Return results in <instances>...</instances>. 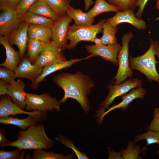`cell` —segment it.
Here are the masks:
<instances>
[{
    "label": "cell",
    "mask_w": 159,
    "mask_h": 159,
    "mask_svg": "<svg viewBox=\"0 0 159 159\" xmlns=\"http://www.w3.org/2000/svg\"><path fill=\"white\" fill-rule=\"evenodd\" d=\"M53 81L63 90L64 95L60 101L64 102L69 98L75 100L80 104L86 113L90 110L88 96L94 87L93 80L81 71L73 74L62 72L54 76Z\"/></svg>",
    "instance_id": "cell-1"
},
{
    "label": "cell",
    "mask_w": 159,
    "mask_h": 159,
    "mask_svg": "<svg viewBox=\"0 0 159 159\" xmlns=\"http://www.w3.org/2000/svg\"><path fill=\"white\" fill-rule=\"evenodd\" d=\"M17 139L10 142L7 145L16 147L21 150H47L54 145L45 132L43 124L41 122L25 130H21L17 135Z\"/></svg>",
    "instance_id": "cell-2"
},
{
    "label": "cell",
    "mask_w": 159,
    "mask_h": 159,
    "mask_svg": "<svg viewBox=\"0 0 159 159\" xmlns=\"http://www.w3.org/2000/svg\"><path fill=\"white\" fill-rule=\"evenodd\" d=\"M153 40L150 39V46L143 54L136 57L130 56L129 65L132 69L138 70L144 74L148 80L156 82L159 85V74L157 71L156 61L153 47Z\"/></svg>",
    "instance_id": "cell-3"
},
{
    "label": "cell",
    "mask_w": 159,
    "mask_h": 159,
    "mask_svg": "<svg viewBox=\"0 0 159 159\" xmlns=\"http://www.w3.org/2000/svg\"><path fill=\"white\" fill-rule=\"evenodd\" d=\"M105 19L100 20L97 24L83 26L74 24L68 28L66 39L69 42L66 49H69L74 48L78 43L81 41L94 42L97 34L102 31L103 25L106 21Z\"/></svg>",
    "instance_id": "cell-4"
},
{
    "label": "cell",
    "mask_w": 159,
    "mask_h": 159,
    "mask_svg": "<svg viewBox=\"0 0 159 159\" xmlns=\"http://www.w3.org/2000/svg\"><path fill=\"white\" fill-rule=\"evenodd\" d=\"M142 82V80L136 78L130 79L118 84H109L107 86L109 90L108 95L100 103V106L96 111L95 117L98 123L101 124L105 110L116 98L127 93L134 88L141 86Z\"/></svg>",
    "instance_id": "cell-5"
},
{
    "label": "cell",
    "mask_w": 159,
    "mask_h": 159,
    "mask_svg": "<svg viewBox=\"0 0 159 159\" xmlns=\"http://www.w3.org/2000/svg\"><path fill=\"white\" fill-rule=\"evenodd\" d=\"M133 37L132 32H129L124 34L122 38V47L118 55V68L113 79L114 84H118L125 81L127 78H132L133 76L132 69L129 62V45Z\"/></svg>",
    "instance_id": "cell-6"
},
{
    "label": "cell",
    "mask_w": 159,
    "mask_h": 159,
    "mask_svg": "<svg viewBox=\"0 0 159 159\" xmlns=\"http://www.w3.org/2000/svg\"><path fill=\"white\" fill-rule=\"evenodd\" d=\"M62 102L47 93L40 95L27 93L26 111L37 110L47 113L54 110L60 111Z\"/></svg>",
    "instance_id": "cell-7"
},
{
    "label": "cell",
    "mask_w": 159,
    "mask_h": 159,
    "mask_svg": "<svg viewBox=\"0 0 159 159\" xmlns=\"http://www.w3.org/2000/svg\"><path fill=\"white\" fill-rule=\"evenodd\" d=\"M62 51L57 43L52 40L46 43L43 51L33 64L43 68L54 63L66 61Z\"/></svg>",
    "instance_id": "cell-8"
},
{
    "label": "cell",
    "mask_w": 159,
    "mask_h": 159,
    "mask_svg": "<svg viewBox=\"0 0 159 159\" xmlns=\"http://www.w3.org/2000/svg\"><path fill=\"white\" fill-rule=\"evenodd\" d=\"M122 46L118 43L110 45H87L85 48L87 51L94 56L101 57L105 61L111 62L115 65H118L117 56Z\"/></svg>",
    "instance_id": "cell-9"
},
{
    "label": "cell",
    "mask_w": 159,
    "mask_h": 159,
    "mask_svg": "<svg viewBox=\"0 0 159 159\" xmlns=\"http://www.w3.org/2000/svg\"><path fill=\"white\" fill-rule=\"evenodd\" d=\"M22 21L16 9L2 11L0 14V37L8 36L19 27Z\"/></svg>",
    "instance_id": "cell-10"
},
{
    "label": "cell",
    "mask_w": 159,
    "mask_h": 159,
    "mask_svg": "<svg viewBox=\"0 0 159 159\" xmlns=\"http://www.w3.org/2000/svg\"><path fill=\"white\" fill-rule=\"evenodd\" d=\"M47 113L37 110L35 113L28 115L26 118L24 119L9 116L1 117L0 118V123L16 126L21 130H25L39 122L45 120L47 116Z\"/></svg>",
    "instance_id": "cell-11"
},
{
    "label": "cell",
    "mask_w": 159,
    "mask_h": 159,
    "mask_svg": "<svg viewBox=\"0 0 159 159\" xmlns=\"http://www.w3.org/2000/svg\"><path fill=\"white\" fill-rule=\"evenodd\" d=\"M107 21L112 26H117L122 23H128L139 30H145L147 28L146 22L143 19L136 17L134 11L130 10L119 11L112 17Z\"/></svg>",
    "instance_id": "cell-12"
},
{
    "label": "cell",
    "mask_w": 159,
    "mask_h": 159,
    "mask_svg": "<svg viewBox=\"0 0 159 159\" xmlns=\"http://www.w3.org/2000/svg\"><path fill=\"white\" fill-rule=\"evenodd\" d=\"M72 19L67 14L60 17L51 27L52 40L57 42L63 51L66 49L67 31Z\"/></svg>",
    "instance_id": "cell-13"
},
{
    "label": "cell",
    "mask_w": 159,
    "mask_h": 159,
    "mask_svg": "<svg viewBox=\"0 0 159 159\" xmlns=\"http://www.w3.org/2000/svg\"><path fill=\"white\" fill-rule=\"evenodd\" d=\"M29 24L22 21L19 27L9 34L7 39L11 45H16L19 49L20 58H23L26 50L29 39L28 30Z\"/></svg>",
    "instance_id": "cell-14"
},
{
    "label": "cell",
    "mask_w": 159,
    "mask_h": 159,
    "mask_svg": "<svg viewBox=\"0 0 159 159\" xmlns=\"http://www.w3.org/2000/svg\"><path fill=\"white\" fill-rule=\"evenodd\" d=\"M43 68L32 64L28 58H24L14 71V78H26L32 82L37 79L41 74Z\"/></svg>",
    "instance_id": "cell-15"
},
{
    "label": "cell",
    "mask_w": 159,
    "mask_h": 159,
    "mask_svg": "<svg viewBox=\"0 0 159 159\" xmlns=\"http://www.w3.org/2000/svg\"><path fill=\"white\" fill-rule=\"evenodd\" d=\"M92 57L93 56L91 54L90 56L85 58L67 60L54 63L44 67L43 68L42 72L39 76L34 81L32 82L31 87L34 89L37 88L38 87L39 83L47 76L57 71L68 68L75 63L88 59Z\"/></svg>",
    "instance_id": "cell-16"
},
{
    "label": "cell",
    "mask_w": 159,
    "mask_h": 159,
    "mask_svg": "<svg viewBox=\"0 0 159 159\" xmlns=\"http://www.w3.org/2000/svg\"><path fill=\"white\" fill-rule=\"evenodd\" d=\"M25 84L20 79L10 84L6 94L16 105L24 110L26 106L27 93L25 91Z\"/></svg>",
    "instance_id": "cell-17"
},
{
    "label": "cell",
    "mask_w": 159,
    "mask_h": 159,
    "mask_svg": "<svg viewBox=\"0 0 159 159\" xmlns=\"http://www.w3.org/2000/svg\"><path fill=\"white\" fill-rule=\"evenodd\" d=\"M0 44L5 49L6 59L0 65L14 71L20 63L19 51H15L9 42L7 36L0 37Z\"/></svg>",
    "instance_id": "cell-18"
},
{
    "label": "cell",
    "mask_w": 159,
    "mask_h": 159,
    "mask_svg": "<svg viewBox=\"0 0 159 159\" xmlns=\"http://www.w3.org/2000/svg\"><path fill=\"white\" fill-rule=\"evenodd\" d=\"M146 94L145 88L141 86L134 88L127 93L121 96L122 101L118 104L109 107L103 115V117L112 111L116 109L122 108L125 110L128 105L134 100L138 98L143 99Z\"/></svg>",
    "instance_id": "cell-19"
},
{
    "label": "cell",
    "mask_w": 159,
    "mask_h": 159,
    "mask_svg": "<svg viewBox=\"0 0 159 159\" xmlns=\"http://www.w3.org/2000/svg\"><path fill=\"white\" fill-rule=\"evenodd\" d=\"M8 96H2L0 100V117L19 114H32L37 110L29 112L25 111L16 105Z\"/></svg>",
    "instance_id": "cell-20"
},
{
    "label": "cell",
    "mask_w": 159,
    "mask_h": 159,
    "mask_svg": "<svg viewBox=\"0 0 159 159\" xmlns=\"http://www.w3.org/2000/svg\"><path fill=\"white\" fill-rule=\"evenodd\" d=\"M28 37L30 39H35L46 43H49L52 39L51 28L33 24L29 25Z\"/></svg>",
    "instance_id": "cell-21"
},
{
    "label": "cell",
    "mask_w": 159,
    "mask_h": 159,
    "mask_svg": "<svg viewBox=\"0 0 159 159\" xmlns=\"http://www.w3.org/2000/svg\"><path fill=\"white\" fill-rule=\"evenodd\" d=\"M67 14L75 22L74 25L78 26H83L92 24L95 17L87 12H83L80 9H75L70 5L67 11Z\"/></svg>",
    "instance_id": "cell-22"
},
{
    "label": "cell",
    "mask_w": 159,
    "mask_h": 159,
    "mask_svg": "<svg viewBox=\"0 0 159 159\" xmlns=\"http://www.w3.org/2000/svg\"><path fill=\"white\" fill-rule=\"evenodd\" d=\"M29 11L50 18L55 21L60 17L43 0L37 1L32 6Z\"/></svg>",
    "instance_id": "cell-23"
},
{
    "label": "cell",
    "mask_w": 159,
    "mask_h": 159,
    "mask_svg": "<svg viewBox=\"0 0 159 159\" xmlns=\"http://www.w3.org/2000/svg\"><path fill=\"white\" fill-rule=\"evenodd\" d=\"M19 16L22 21L29 24L39 25L51 28L55 22L50 18L29 11L24 14L19 15Z\"/></svg>",
    "instance_id": "cell-24"
},
{
    "label": "cell",
    "mask_w": 159,
    "mask_h": 159,
    "mask_svg": "<svg viewBox=\"0 0 159 159\" xmlns=\"http://www.w3.org/2000/svg\"><path fill=\"white\" fill-rule=\"evenodd\" d=\"M46 43L29 38L26 47L28 58L34 64L44 49Z\"/></svg>",
    "instance_id": "cell-25"
},
{
    "label": "cell",
    "mask_w": 159,
    "mask_h": 159,
    "mask_svg": "<svg viewBox=\"0 0 159 159\" xmlns=\"http://www.w3.org/2000/svg\"><path fill=\"white\" fill-rule=\"evenodd\" d=\"M119 11L118 7L109 3L105 0H95L94 6L87 13L95 17L102 13L109 12L116 13Z\"/></svg>",
    "instance_id": "cell-26"
},
{
    "label": "cell",
    "mask_w": 159,
    "mask_h": 159,
    "mask_svg": "<svg viewBox=\"0 0 159 159\" xmlns=\"http://www.w3.org/2000/svg\"><path fill=\"white\" fill-rule=\"evenodd\" d=\"M118 28L111 26L106 20L103 25V35L101 38L102 44L105 45H110L118 43L116 37Z\"/></svg>",
    "instance_id": "cell-27"
},
{
    "label": "cell",
    "mask_w": 159,
    "mask_h": 159,
    "mask_svg": "<svg viewBox=\"0 0 159 159\" xmlns=\"http://www.w3.org/2000/svg\"><path fill=\"white\" fill-rule=\"evenodd\" d=\"M74 158L73 155L68 154L65 155L60 153L52 151H47L43 149L35 150L33 153V159H71Z\"/></svg>",
    "instance_id": "cell-28"
},
{
    "label": "cell",
    "mask_w": 159,
    "mask_h": 159,
    "mask_svg": "<svg viewBox=\"0 0 159 159\" xmlns=\"http://www.w3.org/2000/svg\"><path fill=\"white\" fill-rule=\"evenodd\" d=\"M59 17L67 15L71 0H43Z\"/></svg>",
    "instance_id": "cell-29"
},
{
    "label": "cell",
    "mask_w": 159,
    "mask_h": 159,
    "mask_svg": "<svg viewBox=\"0 0 159 159\" xmlns=\"http://www.w3.org/2000/svg\"><path fill=\"white\" fill-rule=\"evenodd\" d=\"M147 131L136 136L133 139V142L135 143L140 140H145L148 145L154 144H159V131L152 130ZM156 153L159 154V150L157 151Z\"/></svg>",
    "instance_id": "cell-30"
},
{
    "label": "cell",
    "mask_w": 159,
    "mask_h": 159,
    "mask_svg": "<svg viewBox=\"0 0 159 159\" xmlns=\"http://www.w3.org/2000/svg\"><path fill=\"white\" fill-rule=\"evenodd\" d=\"M133 141H129L125 149H122L121 154L124 159H138L142 150L138 145H135Z\"/></svg>",
    "instance_id": "cell-31"
},
{
    "label": "cell",
    "mask_w": 159,
    "mask_h": 159,
    "mask_svg": "<svg viewBox=\"0 0 159 159\" xmlns=\"http://www.w3.org/2000/svg\"><path fill=\"white\" fill-rule=\"evenodd\" d=\"M55 139L67 147L72 149L79 159H88V158L85 153H81L74 146L73 143L69 139L61 135L55 137Z\"/></svg>",
    "instance_id": "cell-32"
},
{
    "label": "cell",
    "mask_w": 159,
    "mask_h": 159,
    "mask_svg": "<svg viewBox=\"0 0 159 159\" xmlns=\"http://www.w3.org/2000/svg\"><path fill=\"white\" fill-rule=\"evenodd\" d=\"M109 3L118 7L120 11L130 10L134 11L138 0H107Z\"/></svg>",
    "instance_id": "cell-33"
},
{
    "label": "cell",
    "mask_w": 159,
    "mask_h": 159,
    "mask_svg": "<svg viewBox=\"0 0 159 159\" xmlns=\"http://www.w3.org/2000/svg\"><path fill=\"white\" fill-rule=\"evenodd\" d=\"M19 149L12 151H0V159H23L24 152Z\"/></svg>",
    "instance_id": "cell-34"
},
{
    "label": "cell",
    "mask_w": 159,
    "mask_h": 159,
    "mask_svg": "<svg viewBox=\"0 0 159 159\" xmlns=\"http://www.w3.org/2000/svg\"><path fill=\"white\" fill-rule=\"evenodd\" d=\"M38 0H19L16 10L19 15L23 14L29 11L32 6Z\"/></svg>",
    "instance_id": "cell-35"
},
{
    "label": "cell",
    "mask_w": 159,
    "mask_h": 159,
    "mask_svg": "<svg viewBox=\"0 0 159 159\" xmlns=\"http://www.w3.org/2000/svg\"><path fill=\"white\" fill-rule=\"evenodd\" d=\"M0 68V78L10 84L15 80L14 71L6 67L2 66Z\"/></svg>",
    "instance_id": "cell-36"
},
{
    "label": "cell",
    "mask_w": 159,
    "mask_h": 159,
    "mask_svg": "<svg viewBox=\"0 0 159 159\" xmlns=\"http://www.w3.org/2000/svg\"><path fill=\"white\" fill-rule=\"evenodd\" d=\"M146 130L159 131V105L158 107L155 109L153 119Z\"/></svg>",
    "instance_id": "cell-37"
},
{
    "label": "cell",
    "mask_w": 159,
    "mask_h": 159,
    "mask_svg": "<svg viewBox=\"0 0 159 159\" xmlns=\"http://www.w3.org/2000/svg\"><path fill=\"white\" fill-rule=\"evenodd\" d=\"M19 0H0V10L2 11L16 9Z\"/></svg>",
    "instance_id": "cell-38"
},
{
    "label": "cell",
    "mask_w": 159,
    "mask_h": 159,
    "mask_svg": "<svg viewBox=\"0 0 159 159\" xmlns=\"http://www.w3.org/2000/svg\"><path fill=\"white\" fill-rule=\"evenodd\" d=\"M149 0H138L136 4L137 7H139V9L135 14V16L138 18L140 19L143 11L145 6Z\"/></svg>",
    "instance_id": "cell-39"
},
{
    "label": "cell",
    "mask_w": 159,
    "mask_h": 159,
    "mask_svg": "<svg viewBox=\"0 0 159 159\" xmlns=\"http://www.w3.org/2000/svg\"><path fill=\"white\" fill-rule=\"evenodd\" d=\"M10 84L7 82L1 79L0 80V95L6 94L8 88Z\"/></svg>",
    "instance_id": "cell-40"
},
{
    "label": "cell",
    "mask_w": 159,
    "mask_h": 159,
    "mask_svg": "<svg viewBox=\"0 0 159 159\" xmlns=\"http://www.w3.org/2000/svg\"><path fill=\"white\" fill-rule=\"evenodd\" d=\"M10 141H8L6 138L5 133L4 130L0 129V145L3 147L6 146L7 145Z\"/></svg>",
    "instance_id": "cell-41"
},
{
    "label": "cell",
    "mask_w": 159,
    "mask_h": 159,
    "mask_svg": "<svg viewBox=\"0 0 159 159\" xmlns=\"http://www.w3.org/2000/svg\"><path fill=\"white\" fill-rule=\"evenodd\" d=\"M109 159H123L121 154V151L117 153L114 150H109Z\"/></svg>",
    "instance_id": "cell-42"
},
{
    "label": "cell",
    "mask_w": 159,
    "mask_h": 159,
    "mask_svg": "<svg viewBox=\"0 0 159 159\" xmlns=\"http://www.w3.org/2000/svg\"><path fill=\"white\" fill-rule=\"evenodd\" d=\"M153 47L155 55L158 59L159 64V40L153 41Z\"/></svg>",
    "instance_id": "cell-43"
},
{
    "label": "cell",
    "mask_w": 159,
    "mask_h": 159,
    "mask_svg": "<svg viewBox=\"0 0 159 159\" xmlns=\"http://www.w3.org/2000/svg\"><path fill=\"white\" fill-rule=\"evenodd\" d=\"M94 42L95 43V45L97 46H100L102 44L101 38L96 37L94 39Z\"/></svg>",
    "instance_id": "cell-44"
},
{
    "label": "cell",
    "mask_w": 159,
    "mask_h": 159,
    "mask_svg": "<svg viewBox=\"0 0 159 159\" xmlns=\"http://www.w3.org/2000/svg\"><path fill=\"white\" fill-rule=\"evenodd\" d=\"M156 9L159 11V0H158L155 5Z\"/></svg>",
    "instance_id": "cell-45"
}]
</instances>
